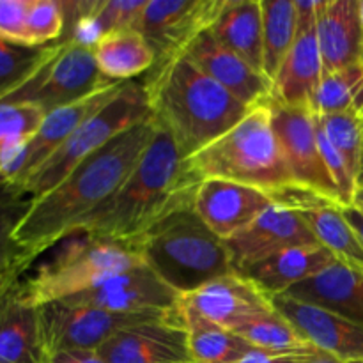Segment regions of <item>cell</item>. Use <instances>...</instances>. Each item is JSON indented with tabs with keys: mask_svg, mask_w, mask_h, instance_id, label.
Instances as JSON below:
<instances>
[{
	"mask_svg": "<svg viewBox=\"0 0 363 363\" xmlns=\"http://www.w3.org/2000/svg\"><path fill=\"white\" fill-rule=\"evenodd\" d=\"M155 133L152 117L130 128L78 163L53 190L30 202L14 230V240L30 262L73 236L78 225L123 186Z\"/></svg>",
	"mask_w": 363,
	"mask_h": 363,
	"instance_id": "cell-1",
	"label": "cell"
},
{
	"mask_svg": "<svg viewBox=\"0 0 363 363\" xmlns=\"http://www.w3.org/2000/svg\"><path fill=\"white\" fill-rule=\"evenodd\" d=\"M144 87L152 121L172 138L183 160L218 140L252 110L184 53L155 64Z\"/></svg>",
	"mask_w": 363,
	"mask_h": 363,
	"instance_id": "cell-2",
	"label": "cell"
},
{
	"mask_svg": "<svg viewBox=\"0 0 363 363\" xmlns=\"http://www.w3.org/2000/svg\"><path fill=\"white\" fill-rule=\"evenodd\" d=\"M197 186L184 169V160L172 138L156 126L151 144L123 186L89 215L77 233L137 241L160 220L194 204Z\"/></svg>",
	"mask_w": 363,
	"mask_h": 363,
	"instance_id": "cell-3",
	"label": "cell"
},
{
	"mask_svg": "<svg viewBox=\"0 0 363 363\" xmlns=\"http://www.w3.org/2000/svg\"><path fill=\"white\" fill-rule=\"evenodd\" d=\"M195 183L227 179L277 195L296 186L280 152L268 101L254 106L233 130L184 160Z\"/></svg>",
	"mask_w": 363,
	"mask_h": 363,
	"instance_id": "cell-4",
	"label": "cell"
},
{
	"mask_svg": "<svg viewBox=\"0 0 363 363\" xmlns=\"http://www.w3.org/2000/svg\"><path fill=\"white\" fill-rule=\"evenodd\" d=\"M137 245L144 264L181 296L236 273L225 241L202 222L194 204L160 220L138 238Z\"/></svg>",
	"mask_w": 363,
	"mask_h": 363,
	"instance_id": "cell-5",
	"label": "cell"
},
{
	"mask_svg": "<svg viewBox=\"0 0 363 363\" xmlns=\"http://www.w3.org/2000/svg\"><path fill=\"white\" fill-rule=\"evenodd\" d=\"M80 234L28 279L21 293L28 303L41 307L101 286L112 277L144 264L137 241H119Z\"/></svg>",
	"mask_w": 363,
	"mask_h": 363,
	"instance_id": "cell-6",
	"label": "cell"
},
{
	"mask_svg": "<svg viewBox=\"0 0 363 363\" xmlns=\"http://www.w3.org/2000/svg\"><path fill=\"white\" fill-rule=\"evenodd\" d=\"M147 119H151V110L144 82H124L116 98L82 123L73 135L21 184L16 195L30 201L43 197L87 156Z\"/></svg>",
	"mask_w": 363,
	"mask_h": 363,
	"instance_id": "cell-7",
	"label": "cell"
},
{
	"mask_svg": "<svg viewBox=\"0 0 363 363\" xmlns=\"http://www.w3.org/2000/svg\"><path fill=\"white\" fill-rule=\"evenodd\" d=\"M112 84L116 82L99 73L92 48L60 41L41 69L0 103H30L50 113L82 101Z\"/></svg>",
	"mask_w": 363,
	"mask_h": 363,
	"instance_id": "cell-8",
	"label": "cell"
},
{
	"mask_svg": "<svg viewBox=\"0 0 363 363\" xmlns=\"http://www.w3.org/2000/svg\"><path fill=\"white\" fill-rule=\"evenodd\" d=\"M176 311L117 314V312L67 303V301H52L39 307L48 357L60 351H98L110 337L121 330L140 323L163 319Z\"/></svg>",
	"mask_w": 363,
	"mask_h": 363,
	"instance_id": "cell-9",
	"label": "cell"
},
{
	"mask_svg": "<svg viewBox=\"0 0 363 363\" xmlns=\"http://www.w3.org/2000/svg\"><path fill=\"white\" fill-rule=\"evenodd\" d=\"M268 106L280 152L296 186L340 204L337 184L319 149L312 110L282 105L272 98Z\"/></svg>",
	"mask_w": 363,
	"mask_h": 363,
	"instance_id": "cell-10",
	"label": "cell"
},
{
	"mask_svg": "<svg viewBox=\"0 0 363 363\" xmlns=\"http://www.w3.org/2000/svg\"><path fill=\"white\" fill-rule=\"evenodd\" d=\"M225 0H147L135 30L155 52L156 62L183 53L188 43L209 30Z\"/></svg>",
	"mask_w": 363,
	"mask_h": 363,
	"instance_id": "cell-11",
	"label": "cell"
},
{
	"mask_svg": "<svg viewBox=\"0 0 363 363\" xmlns=\"http://www.w3.org/2000/svg\"><path fill=\"white\" fill-rule=\"evenodd\" d=\"M123 85L124 82H116V84L101 89L96 94L82 99V101L46 113L39 130L35 131L34 137L25 145L16 165L7 174L6 179L0 181V186H4L7 191L16 195L21 184L73 135V131L82 123H85L89 117L99 112L106 103L112 101L117 96V92L123 89Z\"/></svg>",
	"mask_w": 363,
	"mask_h": 363,
	"instance_id": "cell-12",
	"label": "cell"
},
{
	"mask_svg": "<svg viewBox=\"0 0 363 363\" xmlns=\"http://www.w3.org/2000/svg\"><path fill=\"white\" fill-rule=\"evenodd\" d=\"M98 353L106 363H194L179 308L163 319L121 330Z\"/></svg>",
	"mask_w": 363,
	"mask_h": 363,
	"instance_id": "cell-13",
	"label": "cell"
},
{
	"mask_svg": "<svg viewBox=\"0 0 363 363\" xmlns=\"http://www.w3.org/2000/svg\"><path fill=\"white\" fill-rule=\"evenodd\" d=\"M60 301L117 314H140L176 311L181 303V294L163 282L149 266L140 264L112 277L94 289Z\"/></svg>",
	"mask_w": 363,
	"mask_h": 363,
	"instance_id": "cell-14",
	"label": "cell"
},
{
	"mask_svg": "<svg viewBox=\"0 0 363 363\" xmlns=\"http://www.w3.org/2000/svg\"><path fill=\"white\" fill-rule=\"evenodd\" d=\"M236 273L248 266L294 247L319 245L296 209L273 204L254 223L225 240Z\"/></svg>",
	"mask_w": 363,
	"mask_h": 363,
	"instance_id": "cell-15",
	"label": "cell"
},
{
	"mask_svg": "<svg viewBox=\"0 0 363 363\" xmlns=\"http://www.w3.org/2000/svg\"><path fill=\"white\" fill-rule=\"evenodd\" d=\"M273 204L268 191L227 179L202 181L194 197L197 215L223 241L247 229Z\"/></svg>",
	"mask_w": 363,
	"mask_h": 363,
	"instance_id": "cell-16",
	"label": "cell"
},
{
	"mask_svg": "<svg viewBox=\"0 0 363 363\" xmlns=\"http://www.w3.org/2000/svg\"><path fill=\"white\" fill-rule=\"evenodd\" d=\"M181 305L230 332L275 311L272 298L238 273L220 277L181 296Z\"/></svg>",
	"mask_w": 363,
	"mask_h": 363,
	"instance_id": "cell-17",
	"label": "cell"
},
{
	"mask_svg": "<svg viewBox=\"0 0 363 363\" xmlns=\"http://www.w3.org/2000/svg\"><path fill=\"white\" fill-rule=\"evenodd\" d=\"M272 305L308 344L344 362L363 360V326L339 314L289 296H273Z\"/></svg>",
	"mask_w": 363,
	"mask_h": 363,
	"instance_id": "cell-18",
	"label": "cell"
},
{
	"mask_svg": "<svg viewBox=\"0 0 363 363\" xmlns=\"http://www.w3.org/2000/svg\"><path fill=\"white\" fill-rule=\"evenodd\" d=\"M183 53L245 105L254 108L272 98V82L238 53L223 46L209 30L191 39Z\"/></svg>",
	"mask_w": 363,
	"mask_h": 363,
	"instance_id": "cell-19",
	"label": "cell"
},
{
	"mask_svg": "<svg viewBox=\"0 0 363 363\" xmlns=\"http://www.w3.org/2000/svg\"><path fill=\"white\" fill-rule=\"evenodd\" d=\"M277 204L296 209L315 241L328 248L339 261L363 269V245L344 216L342 206L294 186L273 195Z\"/></svg>",
	"mask_w": 363,
	"mask_h": 363,
	"instance_id": "cell-20",
	"label": "cell"
},
{
	"mask_svg": "<svg viewBox=\"0 0 363 363\" xmlns=\"http://www.w3.org/2000/svg\"><path fill=\"white\" fill-rule=\"evenodd\" d=\"M39 307L21 293V279H11L0 293V363H48Z\"/></svg>",
	"mask_w": 363,
	"mask_h": 363,
	"instance_id": "cell-21",
	"label": "cell"
},
{
	"mask_svg": "<svg viewBox=\"0 0 363 363\" xmlns=\"http://www.w3.org/2000/svg\"><path fill=\"white\" fill-rule=\"evenodd\" d=\"M315 34L325 73H335L360 62L363 52L360 0H321Z\"/></svg>",
	"mask_w": 363,
	"mask_h": 363,
	"instance_id": "cell-22",
	"label": "cell"
},
{
	"mask_svg": "<svg viewBox=\"0 0 363 363\" xmlns=\"http://www.w3.org/2000/svg\"><path fill=\"white\" fill-rule=\"evenodd\" d=\"M284 296L318 305L363 326V269L339 259L312 279L291 287Z\"/></svg>",
	"mask_w": 363,
	"mask_h": 363,
	"instance_id": "cell-23",
	"label": "cell"
},
{
	"mask_svg": "<svg viewBox=\"0 0 363 363\" xmlns=\"http://www.w3.org/2000/svg\"><path fill=\"white\" fill-rule=\"evenodd\" d=\"M335 261V255L323 245H308V247L287 248L279 254L269 255L248 266L238 275L250 280L266 296L273 298L312 279Z\"/></svg>",
	"mask_w": 363,
	"mask_h": 363,
	"instance_id": "cell-24",
	"label": "cell"
},
{
	"mask_svg": "<svg viewBox=\"0 0 363 363\" xmlns=\"http://www.w3.org/2000/svg\"><path fill=\"white\" fill-rule=\"evenodd\" d=\"M323 74L325 69L315 30L296 34L293 48L272 82V99L287 106L311 108Z\"/></svg>",
	"mask_w": 363,
	"mask_h": 363,
	"instance_id": "cell-25",
	"label": "cell"
},
{
	"mask_svg": "<svg viewBox=\"0 0 363 363\" xmlns=\"http://www.w3.org/2000/svg\"><path fill=\"white\" fill-rule=\"evenodd\" d=\"M209 32L262 73L261 0H225Z\"/></svg>",
	"mask_w": 363,
	"mask_h": 363,
	"instance_id": "cell-26",
	"label": "cell"
},
{
	"mask_svg": "<svg viewBox=\"0 0 363 363\" xmlns=\"http://www.w3.org/2000/svg\"><path fill=\"white\" fill-rule=\"evenodd\" d=\"M99 73L112 82H130L155 66V52L135 28L108 32L92 48Z\"/></svg>",
	"mask_w": 363,
	"mask_h": 363,
	"instance_id": "cell-27",
	"label": "cell"
},
{
	"mask_svg": "<svg viewBox=\"0 0 363 363\" xmlns=\"http://www.w3.org/2000/svg\"><path fill=\"white\" fill-rule=\"evenodd\" d=\"M179 312L188 332V346L194 363H236L257 350L236 332L208 321L181 303Z\"/></svg>",
	"mask_w": 363,
	"mask_h": 363,
	"instance_id": "cell-28",
	"label": "cell"
},
{
	"mask_svg": "<svg viewBox=\"0 0 363 363\" xmlns=\"http://www.w3.org/2000/svg\"><path fill=\"white\" fill-rule=\"evenodd\" d=\"M261 9L262 73L273 82L296 41V9L293 0H261Z\"/></svg>",
	"mask_w": 363,
	"mask_h": 363,
	"instance_id": "cell-29",
	"label": "cell"
},
{
	"mask_svg": "<svg viewBox=\"0 0 363 363\" xmlns=\"http://www.w3.org/2000/svg\"><path fill=\"white\" fill-rule=\"evenodd\" d=\"M312 113H358L363 117V66L357 64L325 73L311 103Z\"/></svg>",
	"mask_w": 363,
	"mask_h": 363,
	"instance_id": "cell-30",
	"label": "cell"
},
{
	"mask_svg": "<svg viewBox=\"0 0 363 363\" xmlns=\"http://www.w3.org/2000/svg\"><path fill=\"white\" fill-rule=\"evenodd\" d=\"M30 199L18 197L0 186V279L21 277L32 264L27 252L14 240V230L30 208Z\"/></svg>",
	"mask_w": 363,
	"mask_h": 363,
	"instance_id": "cell-31",
	"label": "cell"
},
{
	"mask_svg": "<svg viewBox=\"0 0 363 363\" xmlns=\"http://www.w3.org/2000/svg\"><path fill=\"white\" fill-rule=\"evenodd\" d=\"M238 335L257 350L269 353H305L314 346L301 337V333L277 311L261 315L236 330Z\"/></svg>",
	"mask_w": 363,
	"mask_h": 363,
	"instance_id": "cell-32",
	"label": "cell"
},
{
	"mask_svg": "<svg viewBox=\"0 0 363 363\" xmlns=\"http://www.w3.org/2000/svg\"><path fill=\"white\" fill-rule=\"evenodd\" d=\"M57 45L20 46L0 39V101L27 84L55 53Z\"/></svg>",
	"mask_w": 363,
	"mask_h": 363,
	"instance_id": "cell-33",
	"label": "cell"
},
{
	"mask_svg": "<svg viewBox=\"0 0 363 363\" xmlns=\"http://www.w3.org/2000/svg\"><path fill=\"white\" fill-rule=\"evenodd\" d=\"M314 117L325 137L342 156L350 172L357 179L363 145V117L358 113H328V116L314 113Z\"/></svg>",
	"mask_w": 363,
	"mask_h": 363,
	"instance_id": "cell-34",
	"label": "cell"
},
{
	"mask_svg": "<svg viewBox=\"0 0 363 363\" xmlns=\"http://www.w3.org/2000/svg\"><path fill=\"white\" fill-rule=\"evenodd\" d=\"M62 4L57 0H30L27 16L28 46L55 45L64 35Z\"/></svg>",
	"mask_w": 363,
	"mask_h": 363,
	"instance_id": "cell-35",
	"label": "cell"
},
{
	"mask_svg": "<svg viewBox=\"0 0 363 363\" xmlns=\"http://www.w3.org/2000/svg\"><path fill=\"white\" fill-rule=\"evenodd\" d=\"M147 0H91L87 14L98 23L103 35L137 27Z\"/></svg>",
	"mask_w": 363,
	"mask_h": 363,
	"instance_id": "cell-36",
	"label": "cell"
},
{
	"mask_svg": "<svg viewBox=\"0 0 363 363\" xmlns=\"http://www.w3.org/2000/svg\"><path fill=\"white\" fill-rule=\"evenodd\" d=\"M45 110L30 103H0V140H30L45 119Z\"/></svg>",
	"mask_w": 363,
	"mask_h": 363,
	"instance_id": "cell-37",
	"label": "cell"
},
{
	"mask_svg": "<svg viewBox=\"0 0 363 363\" xmlns=\"http://www.w3.org/2000/svg\"><path fill=\"white\" fill-rule=\"evenodd\" d=\"M30 0H0V39L28 46L27 16Z\"/></svg>",
	"mask_w": 363,
	"mask_h": 363,
	"instance_id": "cell-38",
	"label": "cell"
},
{
	"mask_svg": "<svg viewBox=\"0 0 363 363\" xmlns=\"http://www.w3.org/2000/svg\"><path fill=\"white\" fill-rule=\"evenodd\" d=\"M321 0H296V34L315 30L318 27V13Z\"/></svg>",
	"mask_w": 363,
	"mask_h": 363,
	"instance_id": "cell-39",
	"label": "cell"
},
{
	"mask_svg": "<svg viewBox=\"0 0 363 363\" xmlns=\"http://www.w3.org/2000/svg\"><path fill=\"white\" fill-rule=\"evenodd\" d=\"M312 351H305V353H269V351L254 350L252 353H248L247 357L241 358L236 363H303L305 358Z\"/></svg>",
	"mask_w": 363,
	"mask_h": 363,
	"instance_id": "cell-40",
	"label": "cell"
},
{
	"mask_svg": "<svg viewBox=\"0 0 363 363\" xmlns=\"http://www.w3.org/2000/svg\"><path fill=\"white\" fill-rule=\"evenodd\" d=\"M48 363H106V362L98 351L74 350V351H60V353L52 354Z\"/></svg>",
	"mask_w": 363,
	"mask_h": 363,
	"instance_id": "cell-41",
	"label": "cell"
},
{
	"mask_svg": "<svg viewBox=\"0 0 363 363\" xmlns=\"http://www.w3.org/2000/svg\"><path fill=\"white\" fill-rule=\"evenodd\" d=\"M344 216L347 218V222L351 223L353 230L357 233V236L360 238L363 245V211L362 209L354 208V206H342Z\"/></svg>",
	"mask_w": 363,
	"mask_h": 363,
	"instance_id": "cell-42",
	"label": "cell"
},
{
	"mask_svg": "<svg viewBox=\"0 0 363 363\" xmlns=\"http://www.w3.org/2000/svg\"><path fill=\"white\" fill-rule=\"evenodd\" d=\"M303 363H347V362L340 360L339 357L328 353V351H323V350H318V347H315V350L312 351L307 358H305Z\"/></svg>",
	"mask_w": 363,
	"mask_h": 363,
	"instance_id": "cell-43",
	"label": "cell"
},
{
	"mask_svg": "<svg viewBox=\"0 0 363 363\" xmlns=\"http://www.w3.org/2000/svg\"><path fill=\"white\" fill-rule=\"evenodd\" d=\"M354 208L362 209L363 211V186H357V190H354V197H353V204Z\"/></svg>",
	"mask_w": 363,
	"mask_h": 363,
	"instance_id": "cell-44",
	"label": "cell"
},
{
	"mask_svg": "<svg viewBox=\"0 0 363 363\" xmlns=\"http://www.w3.org/2000/svg\"><path fill=\"white\" fill-rule=\"evenodd\" d=\"M357 186H363V145H362V158H360V170L357 176Z\"/></svg>",
	"mask_w": 363,
	"mask_h": 363,
	"instance_id": "cell-45",
	"label": "cell"
},
{
	"mask_svg": "<svg viewBox=\"0 0 363 363\" xmlns=\"http://www.w3.org/2000/svg\"><path fill=\"white\" fill-rule=\"evenodd\" d=\"M11 279H21V277H11ZM11 279H0V293H2V289L6 287V284L9 282Z\"/></svg>",
	"mask_w": 363,
	"mask_h": 363,
	"instance_id": "cell-46",
	"label": "cell"
},
{
	"mask_svg": "<svg viewBox=\"0 0 363 363\" xmlns=\"http://www.w3.org/2000/svg\"><path fill=\"white\" fill-rule=\"evenodd\" d=\"M360 18H362V25H363V0H360Z\"/></svg>",
	"mask_w": 363,
	"mask_h": 363,
	"instance_id": "cell-47",
	"label": "cell"
},
{
	"mask_svg": "<svg viewBox=\"0 0 363 363\" xmlns=\"http://www.w3.org/2000/svg\"><path fill=\"white\" fill-rule=\"evenodd\" d=\"M350 363H363V360H358V362H350Z\"/></svg>",
	"mask_w": 363,
	"mask_h": 363,
	"instance_id": "cell-48",
	"label": "cell"
},
{
	"mask_svg": "<svg viewBox=\"0 0 363 363\" xmlns=\"http://www.w3.org/2000/svg\"><path fill=\"white\" fill-rule=\"evenodd\" d=\"M362 66H363V52H362Z\"/></svg>",
	"mask_w": 363,
	"mask_h": 363,
	"instance_id": "cell-49",
	"label": "cell"
}]
</instances>
